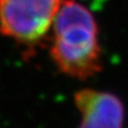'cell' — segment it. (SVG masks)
<instances>
[{
    "label": "cell",
    "instance_id": "6da1fadb",
    "mask_svg": "<svg viewBox=\"0 0 128 128\" xmlns=\"http://www.w3.org/2000/svg\"><path fill=\"white\" fill-rule=\"evenodd\" d=\"M51 57L57 68L77 80L102 69V48L96 18L86 5L65 0L52 25Z\"/></svg>",
    "mask_w": 128,
    "mask_h": 128
},
{
    "label": "cell",
    "instance_id": "7a4b0ae2",
    "mask_svg": "<svg viewBox=\"0 0 128 128\" xmlns=\"http://www.w3.org/2000/svg\"><path fill=\"white\" fill-rule=\"evenodd\" d=\"M65 0H0V34L36 46L52 30Z\"/></svg>",
    "mask_w": 128,
    "mask_h": 128
},
{
    "label": "cell",
    "instance_id": "3957f363",
    "mask_svg": "<svg viewBox=\"0 0 128 128\" xmlns=\"http://www.w3.org/2000/svg\"><path fill=\"white\" fill-rule=\"evenodd\" d=\"M75 104L82 115L78 128H124V103L112 92L82 89L75 94Z\"/></svg>",
    "mask_w": 128,
    "mask_h": 128
}]
</instances>
